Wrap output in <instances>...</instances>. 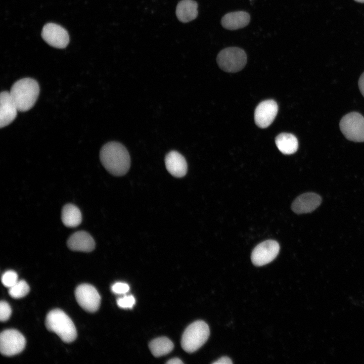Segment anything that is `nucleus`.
<instances>
[{"instance_id": "1", "label": "nucleus", "mask_w": 364, "mask_h": 364, "mask_svg": "<svg viewBox=\"0 0 364 364\" xmlns=\"http://www.w3.org/2000/svg\"><path fill=\"white\" fill-rule=\"evenodd\" d=\"M100 159L104 168L114 176L125 174L130 167L129 153L118 142H111L104 145L100 152Z\"/></svg>"}, {"instance_id": "2", "label": "nucleus", "mask_w": 364, "mask_h": 364, "mask_svg": "<svg viewBox=\"0 0 364 364\" xmlns=\"http://www.w3.org/2000/svg\"><path fill=\"white\" fill-rule=\"evenodd\" d=\"M39 93L38 82L31 78H24L15 82L10 91L18 110L25 112L35 104Z\"/></svg>"}, {"instance_id": "3", "label": "nucleus", "mask_w": 364, "mask_h": 364, "mask_svg": "<svg viewBox=\"0 0 364 364\" xmlns=\"http://www.w3.org/2000/svg\"><path fill=\"white\" fill-rule=\"evenodd\" d=\"M47 329L56 333L63 341L71 343L77 337V332L71 318L62 310L55 309L50 311L46 318Z\"/></svg>"}, {"instance_id": "4", "label": "nucleus", "mask_w": 364, "mask_h": 364, "mask_svg": "<svg viewBox=\"0 0 364 364\" xmlns=\"http://www.w3.org/2000/svg\"><path fill=\"white\" fill-rule=\"evenodd\" d=\"M210 334L208 325L203 321H197L185 330L181 345L186 352L192 353L199 349L207 340Z\"/></svg>"}, {"instance_id": "5", "label": "nucleus", "mask_w": 364, "mask_h": 364, "mask_svg": "<svg viewBox=\"0 0 364 364\" xmlns=\"http://www.w3.org/2000/svg\"><path fill=\"white\" fill-rule=\"evenodd\" d=\"M339 127L344 136L354 142H364V117L356 112L344 116L339 123Z\"/></svg>"}, {"instance_id": "6", "label": "nucleus", "mask_w": 364, "mask_h": 364, "mask_svg": "<svg viewBox=\"0 0 364 364\" xmlns=\"http://www.w3.org/2000/svg\"><path fill=\"white\" fill-rule=\"evenodd\" d=\"M247 62V56L242 49L230 47L221 51L217 57L219 67L228 72H236L242 70Z\"/></svg>"}, {"instance_id": "7", "label": "nucleus", "mask_w": 364, "mask_h": 364, "mask_svg": "<svg viewBox=\"0 0 364 364\" xmlns=\"http://www.w3.org/2000/svg\"><path fill=\"white\" fill-rule=\"evenodd\" d=\"M25 345V338L16 330H6L1 334L0 351L3 355L11 356L18 354L24 350Z\"/></svg>"}, {"instance_id": "8", "label": "nucleus", "mask_w": 364, "mask_h": 364, "mask_svg": "<svg viewBox=\"0 0 364 364\" xmlns=\"http://www.w3.org/2000/svg\"><path fill=\"white\" fill-rule=\"evenodd\" d=\"M76 300L84 310L95 312L100 306L101 297L96 289L91 285L83 284L75 290Z\"/></svg>"}, {"instance_id": "9", "label": "nucleus", "mask_w": 364, "mask_h": 364, "mask_svg": "<svg viewBox=\"0 0 364 364\" xmlns=\"http://www.w3.org/2000/svg\"><path fill=\"white\" fill-rule=\"evenodd\" d=\"M280 250L278 243L273 240L264 241L257 245L253 250L251 258L256 266H262L272 261Z\"/></svg>"}, {"instance_id": "10", "label": "nucleus", "mask_w": 364, "mask_h": 364, "mask_svg": "<svg viewBox=\"0 0 364 364\" xmlns=\"http://www.w3.org/2000/svg\"><path fill=\"white\" fill-rule=\"evenodd\" d=\"M41 36L49 44L57 48H65L69 41V35L66 30L55 23L46 24L42 28Z\"/></svg>"}, {"instance_id": "11", "label": "nucleus", "mask_w": 364, "mask_h": 364, "mask_svg": "<svg viewBox=\"0 0 364 364\" xmlns=\"http://www.w3.org/2000/svg\"><path fill=\"white\" fill-rule=\"evenodd\" d=\"M278 106L272 100H265L256 107L254 112V120L260 128H266L269 126L277 114Z\"/></svg>"}, {"instance_id": "12", "label": "nucleus", "mask_w": 364, "mask_h": 364, "mask_svg": "<svg viewBox=\"0 0 364 364\" xmlns=\"http://www.w3.org/2000/svg\"><path fill=\"white\" fill-rule=\"evenodd\" d=\"M18 108L10 92L4 91L0 95V127L10 124L16 117Z\"/></svg>"}, {"instance_id": "13", "label": "nucleus", "mask_w": 364, "mask_h": 364, "mask_svg": "<svg viewBox=\"0 0 364 364\" xmlns=\"http://www.w3.org/2000/svg\"><path fill=\"white\" fill-rule=\"evenodd\" d=\"M322 198L314 193L303 194L293 202L291 208L296 213L302 214L310 212L321 204Z\"/></svg>"}, {"instance_id": "14", "label": "nucleus", "mask_w": 364, "mask_h": 364, "mask_svg": "<svg viewBox=\"0 0 364 364\" xmlns=\"http://www.w3.org/2000/svg\"><path fill=\"white\" fill-rule=\"evenodd\" d=\"M67 245L73 251L89 252L94 250L95 242L87 232L81 231L73 233L69 237Z\"/></svg>"}, {"instance_id": "15", "label": "nucleus", "mask_w": 364, "mask_h": 364, "mask_svg": "<svg viewBox=\"0 0 364 364\" xmlns=\"http://www.w3.org/2000/svg\"><path fill=\"white\" fill-rule=\"evenodd\" d=\"M165 164L167 171L175 177H181L187 173L188 166L184 157L175 151L169 152L165 156Z\"/></svg>"}, {"instance_id": "16", "label": "nucleus", "mask_w": 364, "mask_h": 364, "mask_svg": "<svg viewBox=\"0 0 364 364\" xmlns=\"http://www.w3.org/2000/svg\"><path fill=\"white\" fill-rule=\"evenodd\" d=\"M250 15L243 11L229 13L221 19V24L225 29L236 30L244 27L250 21Z\"/></svg>"}, {"instance_id": "17", "label": "nucleus", "mask_w": 364, "mask_h": 364, "mask_svg": "<svg viewBox=\"0 0 364 364\" xmlns=\"http://www.w3.org/2000/svg\"><path fill=\"white\" fill-rule=\"evenodd\" d=\"M198 5L193 0H183L177 5L176 15L179 21L188 22L195 19L198 15Z\"/></svg>"}, {"instance_id": "18", "label": "nucleus", "mask_w": 364, "mask_h": 364, "mask_svg": "<svg viewBox=\"0 0 364 364\" xmlns=\"http://www.w3.org/2000/svg\"><path fill=\"white\" fill-rule=\"evenodd\" d=\"M61 219L66 226L75 228L81 222V213L79 209L74 204H67L62 209Z\"/></svg>"}, {"instance_id": "19", "label": "nucleus", "mask_w": 364, "mask_h": 364, "mask_svg": "<svg viewBox=\"0 0 364 364\" xmlns=\"http://www.w3.org/2000/svg\"><path fill=\"white\" fill-rule=\"evenodd\" d=\"M278 149L284 154H292L296 152L298 148L297 138L292 134L282 133L275 140Z\"/></svg>"}, {"instance_id": "20", "label": "nucleus", "mask_w": 364, "mask_h": 364, "mask_svg": "<svg viewBox=\"0 0 364 364\" xmlns=\"http://www.w3.org/2000/svg\"><path fill=\"white\" fill-rule=\"evenodd\" d=\"M173 343L168 338L162 337L153 339L149 344V348L156 357H160L170 353L173 349Z\"/></svg>"}, {"instance_id": "21", "label": "nucleus", "mask_w": 364, "mask_h": 364, "mask_svg": "<svg viewBox=\"0 0 364 364\" xmlns=\"http://www.w3.org/2000/svg\"><path fill=\"white\" fill-rule=\"evenodd\" d=\"M29 290L30 288L27 283L24 280H20L9 288V294L11 297L19 299L25 296L29 293Z\"/></svg>"}, {"instance_id": "22", "label": "nucleus", "mask_w": 364, "mask_h": 364, "mask_svg": "<svg viewBox=\"0 0 364 364\" xmlns=\"http://www.w3.org/2000/svg\"><path fill=\"white\" fill-rule=\"evenodd\" d=\"M1 280L4 286L10 288L18 281L17 274L14 270H8L2 275Z\"/></svg>"}, {"instance_id": "23", "label": "nucleus", "mask_w": 364, "mask_h": 364, "mask_svg": "<svg viewBox=\"0 0 364 364\" xmlns=\"http://www.w3.org/2000/svg\"><path fill=\"white\" fill-rule=\"evenodd\" d=\"M135 298L132 295H124L117 300L118 306L122 308H131L135 304Z\"/></svg>"}, {"instance_id": "24", "label": "nucleus", "mask_w": 364, "mask_h": 364, "mask_svg": "<svg viewBox=\"0 0 364 364\" xmlns=\"http://www.w3.org/2000/svg\"><path fill=\"white\" fill-rule=\"evenodd\" d=\"M12 313L11 306L8 302L1 301L0 303V320L1 322L8 321Z\"/></svg>"}, {"instance_id": "25", "label": "nucleus", "mask_w": 364, "mask_h": 364, "mask_svg": "<svg viewBox=\"0 0 364 364\" xmlns=\"http://www.w3.org/2000/svg\"><path fill=\"white\" fill-rule=\"evenodd\" d=\"M111 291L116 294H124L129 290V285L124 282H118L112 285Z\"/></svg>"}, {"instance_id": "26", "label": "nucleus", "mask_w": 364, "mask_h": 364, "mask_svg": "<svg viewBox=\"0 0 364 364\" xmlns=\"http://www.w3.org/2000/svg\"><path fill=\"white\" fill-rule=\"evenodd\" d=\"M233 363L231 358L227 356H223L213 362L214 364H232Z\"/></svg>"}, {"instance_id": "27", "label": "nucleus", "mask_w": 364, "mask_h": 364, "mask_svg": "<svg viewBox=\"0 0 364 364\" xmlns=\"http://www.w3.org/2000/svg\"><path fill=\"white\" fill-rule=\"evenodd\" d=\"M358 84L359 90L364 97V72L360 75Z\"/></svg>"}, {"instance_id": "28", "label": "nucleus", "mask_w": 364, "mask_h": 364, "mask_svg": "<svg viewBox=\"0 0 364 364\" xmlns=\"http://www.w3.org/2000/svg\"><path fill=\"white\" fill-rule=\"evenodd\" d=\"M166 363L180 364L183 363V362L179 358L175 357L168 360V361L166 362Z\"/></svg>"}, {"instance_id": "29", "label": "nucleus", "mask_w": 364, "mask_h": 364, "mask_svg": "<svg viewBox=\"0 0 364 364\" xmlns=\"http://www.w3.org/2000/svg\"><path fill=\"white\" fill-rule=\"evenodd\" d=\"M354 1H356V2H357L360 3H364V0H354Z\"/></svg>"}]
</instances>
